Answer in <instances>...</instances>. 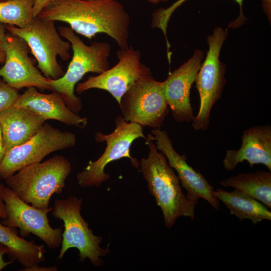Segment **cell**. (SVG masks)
Listing matches in <instances>:
<instances>
[{
  "label": "cell",
  "mask_w": 271,
  "mask_h": 271,
  "mask_svg": "<svg viewBox=\"0 0 271 271\" xmlns=\"http://www.w3.org/2000/svg\"><path fill=\"white\" fill-rule=\"evenodd\" d=\"M37 17L66 23L90 40L104 33L120 49L129 46L130 18L117 0H51Z\"/></svg>",
  "instance_id": "1"
},
{
  "label": "cell",
  "mask_w": 271,
  "mask_h": 271,
  "mask_svg": "<svg viewBox=\"0 0 271 271\" xmlns=\"http://www.w3.org/2000/svg\"><path fill=\"white\" fill-rule=\"evenodd\" d=\"M149 152L143 158L139 168L148 184L150 194L162 210L166 227L173 226L180 217L193 220L198 201L189 199L183 192L178 176L169 165L166 158L159 152L150 138L146 139Z\"/></svg>",
  "instance_id": "2"
},
{
  "label": "cell",
  "mask_w": 271,
  "mask_h": 271,
  "mask_svg": "<svg viewBox=\"0 0 271 271\" xmlns=\"http://www.w3.org/2000/svg\"><path fill=\"white\" fill-rule=\"evenodd\" d=\"M60 35L70 42L73 56L64 75L57 79L48 78L50 89L59 93L67 106L77 113L81 109L80 99L75 94V87L88 72L98 74L108 70L111 46L106 42L86 45L69 27L58 28Z\"/></svg>",
  "instance_id": "3"
},
{
  "label": "cell",
  "mask_w": 271,
  "mask_h": 271,
  "mask_svg": "<svg viewBox=\"0 0 271 271\" xmlns=\"http://www.w3.org/2000/svg\"><path fill=\"white\" fill-rule=\"evenodd\" d=\"M71 170L67 159L55 155L23 168L6 182L23 201L39 209H47L52 195L62 193Z\"/></svg>",
  "instance_id": "4"
},
{
  "label": "cell",
  "mask_w": 271,
  "mask_h": 271,
  "mask_svg": "<svg viewBox=\"0 0 271 271\" xmlns=\"http://www.w3.org/2000/svg\"><path fill=\"white\" fill-rule=\"evenodd\" d=\"M82 202L81 198L75 196L54 202L52 214L55 218L62 220L64 226L57 259H62L69 249L76 248L79 251L80 261L88 258L94 265L99 266L104 262L100 257L108 254L109 250L108 247L103 249L100 246L102 237L93 233L81 216Z\"/></svg>",
  "instance_id": "5"
},
{
  "label": "cell",
  "mask_w": 271,
  "mask_h": 271,
  "mask_svg": "<svg viewBox=\"0 0 271 271\" xmlns=\"http://www.w3.org/2000/svg\"><path fill=\"white\" fill-rule=\"evenodd\" d=\"M53 21L35 17L27 27L7 25V31L26 42L35 56L38 67L44 76L52 79L62 77L64 72L57 60H67L71 44L62 39Z\"/></svg>",
  "instance_id": "6"
},
{
  "label": "cell",
  "mask_w": 271,
  "mask_h": 271,
  "mask_svg": "<svg viewBox=\"0 0 271 271\" xmlns=\"http://www.w3.org/2000/svg\"><path fill=\"white\" fill-rule=\"evenodd\" d=\"M115 128L110 133L105 134L99 131L95 135L97 142H105L106 147L102 155L96 161H90L88 165L77 175L79 185L82 187H99L110 178L105 173V167L110 163L123 158H128L131 165L139 169L137 159L130 154L132 143L142 138L147 139L141 125L126 121L121 115L115 119Z\"/></svg>",
  "instance_id": "7"
},
{
  "label": "cell",
  "mask_w": 271,
  "mask_h": 271,
  "mask_svg": "<svg viewBox=\"0 0 271 271\" xmlns=\"http://www.w3.org/2000/svg\"><path fill=\"white\" fill-rule=\"evenodd\" d=\"M227 34V29L216 27L207 38L209 49L195 81L200 97L199 110L192 121L196 130L208 128L211 109L221 98L226 84L225 65L219 60V55Z\"/></svg>",
  "instance_id": "8"
},
{
  "label": "cell",
  "mask_w": 271,
  "mask_h": 271,
  "mask_svg": "<svg viewBox=\"0 0 271 271\" xmlns=\"http://www.w3.org/2000/svg\"><path fill=\"white\" fill-rule=\"evenodd\" d=\"M119 106L126 121L153 129L160 128L170 111L163 82L152 75L135 82L122 96Z\"/></svg>",
  "instance_id": "9"
},
{
  "label": "cell",
  "mask_w": 271,
  "mask_h": 271,
  "mask_svg": "<svg viewBox=\"0 0 271 271\" xmlns=\"http://www.w3.org/2000/svg\"><path fill=\"white\" fill-rule=\"evenodd\" d=\"M75 135L45 123L29 140L5 153L0 163V177L7 179L30 165L39 163L49 154L73 147Z\"/></svg>",
  "instance_id": "10"
},
{
  "label": "cell",
  "mask_w": 271,
  "mask_h": 271,
  "mask_svg": "<svg viewBox=\"0 0 271 271\" xmlns=\"http://www.w3.org/2000/svg\"><path fill=\"white\" fill-rule=\"evenodd\" d=\"M2 198L7 213L3 225L19 228L22 237H27L30 234L36 235L49 248L61 246L63 230L61 227L52 228L47 216L52 207L36 208L19 198L8 186L4 188Z\"/></svg>",
  "instance_id": "11"
},
{
  "label": "cell",
  "mask_w": 271,
  "mask_h": 271,
  "mask_svg": "<svg viewBox=\"0 0 271 271\" xmlns=\"http://www.w3.org/2000/svg\"><path fill=\"white\" fill-rule=\"evenodd\" d=\"M117 55L119 60L113 67L77 83V93L93 88L102 89L108 92L119 105L122 96L135 82L152 75L150 69L141 62L140 52L132 46L120 49Z\"/></svg>",
  "instance_id": "12"
},
{
  "label": "cell",
  "mask_w": 271,
  "mask_h": 271,
  "mask_svg": "<svg viewBox=\"0 0 271 271\" xmlns=\"http://www.w3.org/2000/svg\"><path fill=\"white\" fill-rule=\"evenodd\" d=\"M148 138L156 142V146L165 157L169 165L178 173L182 186L186 190V197L191 200L202 198L215 210L220 207L211 184L199 172L187 163L186 155L179 154L174 149L173 142L165 130L153 129Z\"/></svg>",
  "instance_id": "13"
},
{
  "label": "cell",
  "mask_w": 271,
  "mask_h": 271,
  "mask_svg": "<svg viewBox=\"0 0 271 271\" xmlns=\"http://www.w3.org/2000/svg\"><path fill=\"white\" fill-rule=\"evenodd\" d=\"M5 50L6 59L0 68V77L6 82L18 90L31 87L50 89L48 78L29 57L30 49L25 41L8 32Z\"/></svg>",
  "instance_id": "14"
},
{
  "label": "cell",
  "mask_w": 271,
  "mask_h": 271,
  "mask_svg": "<svg viewBox=\"0 0 271 271\" xmlns=\"http://www.w3.org/2000/svg\"><path fill=\"white\" fill-rule=\"evenodd\" d=\"M203 56L201 50H195L187 61L170 73L163 82L168 105L177 122H192L194 118L190 102V89L195 82Z\"/></svg>",
  "instance_id": "15"
},
{
  "label": "cell",
  "mask_w": 271,
  "mask_h": 271,
  "mask_svg": "<svg viewBox=\"0 0 271 271\" xmlns=\"http://www.w3.org/2000/svg\"><path fill=\"white\" fill-rule=\"evenodd\" d=\"M238 150H227L223 160L225 170L232 171L237 165L246 161L252 168L262 164L271 171V126L256 125L245 130Z\"/></svg>",
  "instance_id": "16"
},
{
  "label": "cell",
  "mask_w": 271,
  "mask_h": 271,
  "mask_svg": "<svg viewBox=\"0 0 271 271\" xmlns=\"http://www.w3.org/2000/svg\"><path fill=\"white\" fill-rule=\"evenodd\" d=\"M15 105L27 108L45 120H56L81 128L85 127L88 122L86 117H82L72 111L62 97L55 91L44 94L38 91L35 87L28 88L20 94Z\"/></svg>",
  "instance_id": "17"
},
{
  "label": "cell",
  "mask_w": 271,
  "mask_h": 271,
  "mask_svg": "<svg viewBox=\"0 0 271 271\" xmlns=\"http://www.w3.org/2000/svg\"><path fill=\"white\" fill-rule=\"evenodd\" d=\"M45 122L40 116L24 107L14 105L0 112V126L6 152L29 140Z\"/></svg>",
  "instance_id": "18"
},
{
  "label": "cell",
  "mask_w": 271,
  "mask_h": 271,
  "mask_svg": "<svg viewBox=\"0 0 271 271\" xmlns=\"http://www.w3.org/2000/svg\"><path fill=\"white\" fill-rule=\"evenodd\" d=\"M0 243L8 249L10 260L17 261L24 267L21 270L29 271L45 260L43 245L19 237L16 228L2 223H0Z\"/></svg>",
  "instance_id": "19"
},
{
  "label": "cell",
  "mask_w": 271,
  "mask_h": 271,
  "mask_svg": "<svg viewBox=\"0 0 271 271\" xmlns=\"http://www.w3.org/2000/svg\"><path fill=\"white\" fill-rule=\"evenodd\" d=\"M220 184L225 187H232L271 209L270 171L239 173L222 180Z\"/></svg>",
  "instance_id": "20"
},
{
  "label": "cell",
  "mask_w": 271,
  "mask_h": 271,
  "mask_svg": "<svg viewBox=\"0 0 271 271\" xmlns=\"http://www.w3.org/2000/svg\"><path fill=\"white\" fill-rule=\"evenodd\" d=\"M214 194L228 209L230 214L242 221L249 219L256 224L264 220H271L269 209L259 201L235 190L228 192L217 189Z\"/></svg>",
  "instance_id": "21"
},
{
  "label": "cell",
  "mask_w": 271,
  "mask_h": 271,
  "mask_svg": "<svg viewBox=\"0 0 271 271\" xmlns=\"http://www.w3.org/2000/svg\"><path fill=\"white\" fill-rule=\"evenodd\" d=\"M35 0H7L0 2V23L20 28L33 21Z\"/></svg>",
  "instance_id": "22"
},
{
  "label": "cell",
  "mask_w": 271,
  "mask_h": 271,
  "mask_svg": "<svg viewBox=\"0 0 271 271\" xmlns=\"http://www.w3.org/2000/svg\"><path fill=\"white\" fill-rule=\"evenodd\" d=\"M186 0H178L173 3L169 7L165 8H160L156 10L153 14L152 20L151 23L152 27L153 28H158L161 29L165 37H166L167 32V27L169 20L175 11V10L181 5ZM239 6L240 14L237 19L234 21L231 25L232 27H238L244 22L245 17L242 12L243 0H234Z\"/></svg>",
  "instance_id": "23"
},
{
  "label": "cell",
  "mask_w": 271,
  "mask_h": 271,
  "mask_svg": "<svg viewBox=\"0 0 271 271\" xmlns=\"http://www.w3.org/2000/svg\"><path fill=\"white\" fill-rule=\"evenodd\" d=\"M20 95L19 90L0 79V112L15 105Z\"/></svg>",
  "instance_id": "24"
},
{
  "label": "cell",
  "mask_w": 271,
  "mask_h": 271,
  "mask_svg": "<svg viewBox=\"0 0 271 271\" xmlns=\"http://www.w3.org/2000/svg\"><path fill=\"white\" fill-rule=\"evenodd\" d=\"M7 33L5 25L0 23V63H4L6 59L5 44Z\"/></svg>",
  "instance_id": "25"
},
{
  "label": "cell",
  "mask_w": 271,
  "mask_h": 271,
  "mask_svg": "<svg viewBox=\"0 0 271 271\" xmlns=\"http://www.w3.org/2000/svg\"><path fill=\"white\" fill-rule=\"evenodd\" d=\"M50 1L51 0H35L33 10L34 17H37Z\"/></svg>",
  "instance_id": "26"
},
{
  "label": "cell",
  "mask_w": 271,
  "mask_h": 271,
  "mask_svg": "<svg viewBox=\"0 0 271 271\" xmlns=\"http://www.w3.org/2000/svg\"><path fill=\"white\" fill-rule=\"evenodd\" d=\"M9 253V250L6 246L3 244L0 243V270L3 269L6 266L12 264L14 261L10 260L9 261H6L4 258V255L6 254Z\"/></svg>",
  "instance_id": "27"
},
{
  "label": "cell",
  "mask_w": 271,
  "mask_h": 271,
  "mask_svg": "<svg viewBox=\"0 0 271 271\" xmlns=\"http://www.w3.org/2000/svg\"><path fill=\"white\" fill-rule=\"evenodd\" d=\"M5 186L0 183V218L3 219L7 217L6 206L2 198V193Z\"/></svg>",
  "instance_id": "28"
},
{
  "label": "cell",
  "mask_w": 271,
  "mask_h": 271,
  "mask_svg": "<svg viewBox=\"0 0 271 271\" xmlns=\"http://www.w3.org/2000/svg\"><path fill=\"white\" fill-rule=\"evenodd\" d=\"M6 149L3 132L0 126V163L5 154Z\"/></svg>",
  "instance_id": "29"
},
{
  "label": "cell",
  "mask_w": 271,
  "mask_h": 271,
  "mask_svg": "<svg viewBox=\"0 0 271 271\" xmlns=\"http://www.w3.org/2000/svg\"><path fill=\"white\" fill-rule=\"evenodd\" d=\"M262 7L267 18L270 21L271 0H262Z\"/></svg>",
  "instance_id": "30"
},
{
  "label": "cell",
  "mask_w": 271,
  "mask_h": 271,
  "mask_svg": "<svg viewBox=\"0 0 271 271\" xmlns=\"http://www.w3.org/2000/svg\"><path fill=\"white\" fill-rule=\"evenodd\" d=\"M58 268L56 266L44 267L37 265L29 269V271H56Z\"/></svg>",
  "instance_id": "31"
},
{
  "label": "cell",
  "mask_w": 271,
  "mask_h": 271,
  "mask_svg": "<svg viewBox=\"0 0 271 271\" xmlns=\"http://www.w3.org/2000/svg\"><path fill=\"white\" fill-rule=\"evenodd\" d=\"M147 1H149V2L152 4H157L161 2H166L168 0H147Z\"/></svg>",
  "instance_id": "32"
},
{
  "label": "cell",
  "mask_w": 271,
  "mask_h": 271,
  "mask_svg": "<svg viewBox=\"0 0 271 271\" xmlns=\"http://www.w3.org/2000/svg\"><path fill=\"white\" fill-rule=\"evenodd\" d=\"M5 1H7V0H0V2Z\"/></svg>",
  "instance_id": "33"
},
{
  "label": "cell",
  "mask_w": 271,
  "mask_h": 271,
  "mask_svg": "<svg viewBox=\"0 0 271 271\" xmlns=\"http://www.w3.org/2000/svg\"><path fill=\"white\" fill-rule=\"evenodd\" d=\"M1 179V178L0 177V179Z\"/></svg>",
  "instance_id": "34"
}]
</instances>
